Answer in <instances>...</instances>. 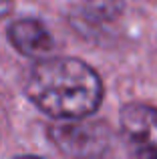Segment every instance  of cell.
<instances>
[{
  "mask_svg": "<svg viewBox=\"0 0 157 159\" xmlns=\"http://www.w3.org/2000/svg\"><path fill=\"white\" fill-rule=\"evenodd\" d=\"M12 4H14V0H0V20L12 10Z\"/></svg>",
  "mask_w": 157,
  "mask_h": 159,
  "instance_id": "5",
  "label": "cell"
},
{
  "mask_svg": "<svg viewBox=\"0 0 157 159\" xmlns=\"http://www.w3.org/2000/svg\"><path fill=\"white\" fill-rule=\"evenodd\" d=\"M99 129L89 125V127H59L55 129V139L59 147L73 155H89L101 147L99 141H103L97 135Z\"/></svg>",
  "mask_w": 157,
  "mask_h": 159,
  "instance_id": "4",
  "label": "cell"
},
{
  "mask_svg": "<svg viewBox=\"0 0 157 159\" xmlns=\"http://www.w3.org/2000/svg\"><path fill=\"white\" fill-rule=\"evenodd\" d=\"M14 159H38V157H30V155H22V157H14Z\"/></svg>",
  "mask_w": 157,
  "mask_h": 159,
  "instance_id": "6",
  "label": "cell"
},
{
  "mask_svg": "<svg viewBox=\"0 0 157 159\" xmlns=\"http://www.w3.org/2000/svg\"><path fill=\"white\" fill-rule=\"evenodd\" d=\"M24 93L43 113L55 119H83L99 107L103 83L78 58H44L24 77Z\"/></svg>",
  "mask_w": 157,
  "mask_h": 159,
  "instance_id": "1",
  "label": "cell"
},
{
  "mask_svg": "<svg viewBox=\"0 0 157 159\" xmlns=\"http://www.w3.org/2000/svg\"><path fill=\"white\" fill-rule=\"evenodd\" d=\"M8 39L12 47L24 57H44L52 51V36L40 20L22 18L8 26Z\"/></svg>",
  "mask_w": 157,
  "mask_h": 159,
  "instance_id": "3",
  "label": "cell"
},
{
  "mask_svg": "<svg viewBox=\"0 0 157 159\" xmlns=\"http://www.w3.org/2000/svg\"><path fill=\"white\" fill-rule=\"evenodd\" d=\"M121 133L133 159H157V109L141 103L121 111Z\"/></svg>",
  "mask_w": 157,
  "mask_h": 159,
  "instance_id": "2",
  "label": "cell"
}]
</instances>
